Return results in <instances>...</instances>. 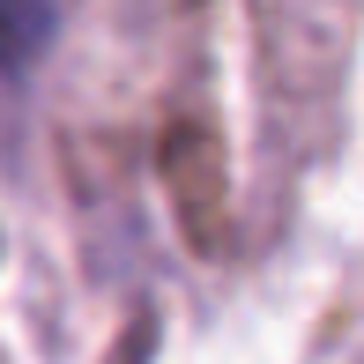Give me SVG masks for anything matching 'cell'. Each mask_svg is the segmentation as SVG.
<instances>
[{
    "instance_id": "obj_1",
    "label": "cell",
    "mask_w": 364,
    "mask_h": 364,
    "mask_svg": "<svg viewBox=\"0 0 364 364\" xmlns=\"http://www.w3.org/2000/svg\"><path fill=\"white\" fill-rule=\"evenodd\" d=\"M68 8L75 0H0V82H23L45 53H53Z\"/></svg>"
}]
</instances>
